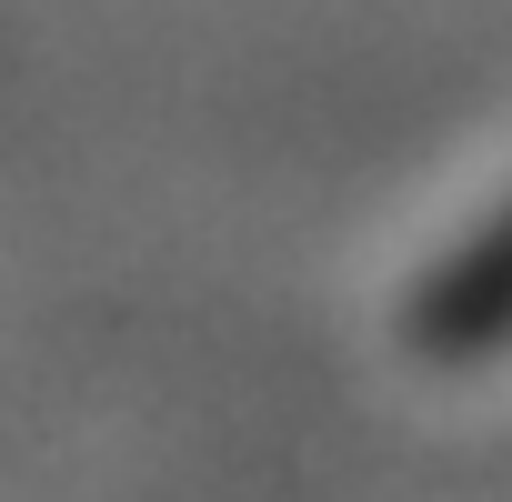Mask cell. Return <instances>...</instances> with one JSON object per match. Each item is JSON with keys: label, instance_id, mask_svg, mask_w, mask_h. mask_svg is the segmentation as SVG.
<instances>
[{"label": "cell", "instance_id": "1", "mask_svg": "<svg viewBox=\"0 0 512 502\" xmlns=\"http://www.w3.org/2000/svg\"><path fill=\"white\" fill-rule=\"evenodd\" d=\"M422 342L432 352H492V342H512V221L482 241V251H462V262L422 292Z\"/></svg>", "mask_w": 512, "mask_h": 502}]
</instances>
